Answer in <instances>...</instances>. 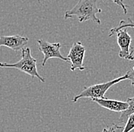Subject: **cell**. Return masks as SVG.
I'll list each match as a JSON object with an SVG mask.
<instances>
[{
    "label": "cell",
    "instance_id": "cell-4",
    "mask_svg": "<svg viewBox=\"0 0 134 132\" xmlns=\"http://www.w3.org/2000/svg\"><path fill=\"white\" fill-rule=\"evenodd\" d=\"M117 44L120 47L119 57L126 60H134V47L131 46L132 38L126 28L119 30L117 32Z\"/></svg>",
    "mask_w": 134,
    "mask_h": 132
},
{
    "label": "cell",
    "instance_id": "cell-7",
    "mask_svg": "<svg viewBox=\"0 0 134 132\" xmlns=\"http://www.w3.org/2000/svg\"><path fill=\"white\" fill-rule=\"evenodd\" d=\"M28 41V38L18 34L12 36H2L0 37V47H5L17 52L25 48Z\"/></svg>",
    "mask_w": 134,
    "mask_h": 132
},
{
    "label": "cell",
    "instance_id": "cell-5",
    "mask_svg": "<svg viewBox=\"0 0 134 132\" xmlns=\"http://www.w3.org/2000/svg\"><path fill=\"white\" fill-rule=\"evenodd\" d=\"M38 50L43 54V59L42 61V66H44L46 63L49 59L57 58L61 60L69 62V60L66 57H63L60 52L61 44L60 43H50L43 39H39L37 41Z\"/></svg>",
    "mask_w": 134,
    "mask_h": 132
},
{
    "label": "cell",
    "instance_id": "cell-6",
    "mask_svg": "<svg viewBox=\"0 0 134 132\" xmlns=\"http://www.w3.org/2000/svg\"><path fill=\"white\" fill-rule=\"evenodd\" d=\"M85 54V47H84L81 41L75 42L71 47L70 50L67 55L66 58L69 62L71 63L70 70L75 71L80 70L83 71L85 67L83 65V60Z\"/></svg>",
    "mask_w": 134,
    "mask_h": 132
},
{
    "label": "cell",
    "instance_id": "cell-13",
    "mask_svg": "<svg viewBox=\"0 0 134 132\" xmlns=\"http://www.w3.org/2000/svg\"><path fill=\"white\" fill-rule=\"evenodd\" d=\"M111 1H112L113 2H114L115 4H117V6H119L120 8H122L123 11H124V13L125 15L127 13V10H126L127 6L124 4V0H111Z\"/></svg>",
    "mask_w": 134,
    "mask_h": 132
},
{
    "label": "cell",
    "instance_id": "cell-10",
    "mask_svg": "<svg viewBox=\"0 0 134 132\" xmlns=\"http://www.w3.org/2000/svg\"><path fill=\"white\" fill-rule=\"evenodd\" d=\"M128 22H126L124 20H121L119 23V25L117 27L115 28H113L110 30V32H109V37H111L112 35H114L115 33H117L119 30H121V29H124V28H134V22L130 18H128Z\"/></svg>",
    "mask_w": 134,
    "mask_h": 132
},
{
    "label": "cell",
    "instance_id": "cell-3",
    "mask_svg": "<svg viewBox=\"0 0 134 132\" xmlns=\"http://www.w3.org/2000/svg\"><path fill=\"white\" fill-rule=\"evenodd\" d=\"M125 80H129V75L127 73L122 76H120L118 78H116L114 80H112L106 83H98V84L92 85L90 86L84 87L83 90L79 95L75 96V97L72 99V101L73 102H77L79 99H82V98H88L92 100L94 99H104L105 98L104 95L106 92L108 90L111 86Z\"/></svg>",
    "mask_w": 134,
    "mask_h": 132
},
{
    "label": "cell",
    "instance_id": "cell-14",
    "mask_svg": "<svg viewBox=\"0 0 134 132\" xmlns=\"http://www.w3.org/2000/svg\"><path fill=\"white\" fill-rule=\"evenodd\" d=\"M127 73L129 75V80H130L131 85L134 86V66L127 72Z\"/></svg>",
    "mask_w": 134,
    "mask_h": 132
},
{
    "label": "cell",
    "instance_id": "cell-8",
    "mask_svg": "<svg viewBox=\"0 0 134 132\" xmlns=\"http://www.w3.org/2000/svg\"><path fill=\"white\" fill-rule=\"evenodd\" d=\"M93 102L99 105L100 107L108 109L110 111L115 112H123L128 108V103L126 102L118 101L114 99H94Z\"/></svg>",
    "mask_w": 134,
    "mask_h": 132
},
{
    "label": "cell",
    "instance_id": "cell-11",
    "mask_svg": "<svg viewBox=\"0 0 134 132\" xmlns=\"http://www.w3.org/2000/svg\"><path fill=\"white\" fill-rule=\"evenodd\" d=\"M134 129V113L128 117L127 121L124 125V129L123 132H130Z\"/></svg>",
    "mask_w": 134,
    "mask_h": 132
},
{
    "label": "cell",
    "instance_id": "cell-9",
    "mask_svg": "<svg viewBox=\"0 0 134 132\" xmlns=\"http://www.w3.org/2000/svg\"><path fill=\"white\" fill-rule=\"evenodd\" d=\"M126 102L128 103V108L124 112H121V115L119 118V122L121 124H126L128 117L131 114L134 113V96L132 98H128L126 100Z\"/></svg>",
    "mask_w": 134,
    "mask_h": 132
},
{
    "label": "cell",
    "instance_id": "cell-2",
    "mask_svg": "<svg viewBox=\"0 0 134 132\" xmlns=\"http://www.w3.org/2000/svg\"><path fill=\"white\" fill-rule=\"evenodd\" d=\"M0 67L14 68L21 72L25 73L32 78H37L41 83H44L46 81L43 77L38 73L37 68V60L32 57L31 49L25 47L21 50V59L15 64L0 63Z\"/></svg>",
    "mask_w": 134,
    "mask_h": 132
},
{
    "label": "cell",
    "instance_id": "cell-1",
    "mask_svg": "<svg viewBox=\"0 0 134 132\" xmlns=\"http://www.w3.org/2000/svg\"><path fill=\"white\" fill-rule=\"evenodd\" d=\"M98 0H79L75 6L68 10L64 14V19L67 20L72 17H77L79 22L92 21L100 25V20L96 16L101 12V9L97 6Z\"/></svg>",
    "mask_w": 134,
    "mask_h": 132
},
{
    "label": "cell",
    "instance_id": "cell-12",
    "mask_svg": "<svg viewBox=\"0 0 134 132\" xmlns=\"http://www.w3.org/2000/svg\"><path fill=\"white\" fill-rule=\"evenodd\" d=\"M124 129V125L120 124H113L110 128H104L102 132H123Z\"/></svg>",
    "mask_w": 134,
    "mask_h": 132
}]
</instances>
